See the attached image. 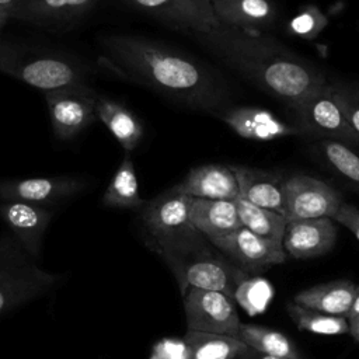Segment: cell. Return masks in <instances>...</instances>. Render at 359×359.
<instances>
[{
	"mask_svg": "<svg viewBox=\"0 0 359 359\" xmlns=\"http://www.w3.org/2000/svg\"><path fill=\"white\" fill-rule=\"evenodd\" d=\"M100 46L97 63L101 70L175 104L215 114L230 100L231 93L223 77L175 46L123 34L102 36Z\"/></svg>",
	"mask_w": 359,
	"mask_h": 359,
	"instance_id": "obj_1",
	"label": "cell"
},
{
	"mask_svg": "<svg viewBox=\"0 0 359 359\" xmlns=\"http://www.w3.org/2000/svg\"><path fill=\"white\" fill-rule=\"evenodd\" d=\"M191 38L220 65L290 109L328 84L316 65L265 32L219 22Z\"/></svg>",
	"mask_w": 359,
	"mask_h": 359,
	"instance_id": "obj_2",
	"label": "cell"
},
{
	"mask_svg": "<svg viewBox=\"0 0 359 359\" xmlns=\"http://www.w3.org/2000/svg\"><path fill=\"white\" fill-rule=\"evenodd\" d=\"M0 73L46 93L65 86L88 83L95 69L70 53L0 41Z\"/></svg>",
	"mask_w": 359,
	"mask_h": 359,
	"instance_id": "obj_3",
	"label": "cell"
},
{
	"mask_svg": "<svg viewBox=\"0 0 359 359\" xmlns=\"http://www.w3.org/2000/svg\"><path fill=\"white\" fill-rule=\"evenodd\" d=\"M189 198L174 185L146 201L137 210L143 240L160 257L187 250L206 240L189 220Z\"/></svg>",
	"mask_w": 359,
	"mask_h": 359,
	"instance_id": "obj_4",
	"label": "cell"
},
{
	"mask_svg": "<svg viewBox=\"0 0 359 359\" xmlns=\"http://www.w3.org/2000/svg\"><path fill=\"white\" fill-rule=\"evenodd\" d=\"M208 240L187 250L161 257L174 273L181 293L188 287L216 290L236 299L250 273L230 262Z\"/></svg>",
	"mask_w": 359,
	"mask_h": 359,
	"instance_id": "obj_5",
	"label": "cell"
},
{
	"mask_svg": "<svg viewBox=\"0 0 359 359\" xmlns=\"http://www.w3.org/2000/svg\"><path fill=\"white\" fill-rule=\"evenodd\" d=\"M97 95L98 93L90 83L65 86L43 93L56 139L70 140L97 121Z\"/></svg>",
	"mask_w": 359,
	"mask_h": 359,
	"instance_id": "obj_6",
	"label": "cell"
},
{
	"mask_svg": "<svg viewBox=\"0 0 359 359\" xmlns=\"http://www.w3.org/2000/svg\"><path fill=\"white\" fill-rule=\"evenodd\" d=\"M294 125L303 136L318 140H337L349 146L359 144V136L344 118L331 95L330 81L325 87L292 108Z\"/></svg>",
	"mask_w": 359,
	"mask_h": 359,
	"instance_id": "obj_7",
	"label": "cell"
},
{
	"mask_svg": "<svg viewBox=\"0 0 359 359\" xmlns=\"http://www.w3.org/2000/svg\"><path fill=\"white\" fill-rule=\"evenodd\" d=\"M188 330L237 337L240 318L234 299L216 290L188 287L182 293Z\"/></svg>",
	"mask_w": 359,
	"mask_h": 359,
	"instance_id": "obj_8",
	"label": "cell"
},
{
	"mask_svg": "<svg viewBox=\"0 0 359 359\" xmlns=\"http://www.w3.org/2000/svg\"><path fill=\"white\" fill-rule=\"evenodd\" d=\"M283 201L287 222L317 217L332 219L344 202L334 187L302 172L285 178Z\"/></svg>",
	"mask_w": 359,
	"mask_h": 359,
	"instance_id": "obj_9",
	"label": "cell"
},
{
	"mask_svg": "<svg viewBox=\"0 0 359 359\" xmlns=\"http://www.w3.org/2000/svg\"><path fill=\"white\" fill-rule=\"evenodd\" d=\"M129 8L139 11L170 29L189 36L215 28L219 21L212 0H122Z\"/></svg>",
	"mask_w": 359,
	"mask_h": 359,
	"instance_id": "obj_10",
	"label": "cell"
},
{
	"mask_svg": "<svg viewBox=\"0 0 359 359\" xmlns=\"http://www.w3.org/2000/svg\"><path fill=\"white\" fill-rule=\"evenodd\" d=\"M88 182L77 175L10 178L0 181V201H21L46 208L67 202L86 191Z\"/></svg>",
	"mask_w": 359,
	"mask_h": 359,
	"instance_id": "obj_11",
	"label": "cell"
},
{
	"mask_svg": "<svg viewBox=\"0 0 359 359\" xmlns=\"http://www.w3.org/2000/svg\"><path fill=\"white\" fill-rule=\"evenodd\" d=\"M209 243L230 262L248 273L286 261V252L280 244L265 240L243 226L231 233L212 238Z\"/></svg>",
	"mask_w": 359,
	"mask_h": 359,
	"instance_id": "obj_12",
	"label": "cell"
},
{
	"mask_svg": "<svg viewBox=\"0 0 359 359\" xmlns=\"http://www.w3.org/2000/svg\"><path fill=\"white\" fill-rule=\"evenodd\" d=\"M223 121L236 135L255 142H269L286 136H303L296 125L283 122L265 108L252 105L223 107L212 114Z\"/></svg>",
	"mask_w": 359,
	"mask_h": 359,
	"instance_id": "obj_13",
	"label": "cell"
},
{
	"mask_svg": "<svg viewBox=\"0 0 359 359\" xmlns=\"http://www.w3.org/2000/svg\"><path fill=\"white\" fill-rule=\"evenodd\" d=\"M53 215L52 208L21 201H0V219L31 258L39 255L43 236Z\"/></svg>",
	"mask_w": 359,
	"mask_h": 359,
	"instance_id": "obj_14",
	"label": "cell"
},
{
	"mask_svg": "<svg viewBox=\"0 0 359 359\" xmlns=\"http://www.w3.org/2000/svg\"><path fill=\"white\" fill-rule=\"evenodd\" d=\"M337 240V226L331 217L300 219L286 224L282 247L296 259L320 257L332 250Z\"/></svg>",
	"mask_w": 359,
	"mask_h": 359,
	"instance_id": "obj_15",
	"label": "cell"
},
{
	"mask_svg": "<svg viewBox=\"0 0 359 359\" xmlns=\"http://www.w3.org/2000/svg\"><path fill=\"white\" fill-rule=\"evenodd\" d=\"M56 282V275L41 269L34 261L7 271L0 275V314L45 294Z\"/></svg>",
	"mask_w": 359,
	"mask_h": 359,
	"instance_id": "obj_16",
	"label": "cell"
},
{
	"mask_svg": "<svg viewBox=\"0 0 359 359\" xmlns=\"http://www.w3.org/2000/svg\"><path fill=\"white\" fill-rule=\"evenodd\" d=\"M229 167L237 180L238 196L285 216L283 182L286 177L273 170L240 164H230Z\"/></svg>",
	"mask_w": 359,
	"mask_h": 359,
	"instance_id": "obj_17",
	"label": "cell"
},
{
	"mask_svg": "<svg viewBox=\"0 0 359 359\" xmlns=\"http://www.w3.org/2000/svg\"><path fill=\"white\" fill-rule=\"evenodd\" d=\"M212 7L220 24L244 31L265 32L279 17L275 0H212Z\"/></svg>",
	"mask_w": 359,
	"mask_h": 359,
	"instance_id": "obj_18",
	"label": "cell"
},
{
	"mask_svg": "<svg viewBox=\"0 0 359 359\" xmlns=\"http://www.w3.org/2000/svg\"><path fill=\"white\" fill-rule=\"evenodd\" d=\"M98 0H24L13 8V18L41 27L70 25L81 20Z\"/></svg>",
	"mask_w": 359,
	"mask_h": 359,
	"instance_id": "obj_19",
	"label": "cell"
},
{
	"mask_svg": "<svg viewBox=\"0 0 359 359\" xmlns=\"http://www.w3.org/2000/svg\"><path fill=\"white\" fill-rule=\"evenodd\" d=\"M178 189L191 198L234 201L238 196L237 180L229 165L203 164L191 168Z\"/></svg>",
	"mask_w": 359,
	"mask_h": 359,
	"instance_id": "obj_20",
	"label": "cell"
},
{
	"mask_svg": "<svg viewBox=\"0 0 359 359\" xmlns=\"http://www.w3.org/2000/svg\"><path fill=\"white\" fill-rule=\"evenodd\" d=\"M188 216L208 241L241 227L234 201L189 198Z\"/></svg>",
	"mask_w": 359,
	"mask_h": 359,
	"instance_id": "obj_21",
	"label": "cell"
},
{
	"mask_svg": "<svg viewBox=\"0 0 359 359\" xmlns=\"http://www.w3.org/2000/svg\"><path fill=\"white\" fill-rule=\"evenodd\" d=\"M97 121H101L125 153H132L143 140L144 128L142 121L122 102L107 95H97Z\"/></svg>",
	"mask_w": 359,
	"mask_h": 359,
	"instance_id": "obj_22",
	"label": "cell"
},
{
	"mask_svg": "<svg viewBox=\"0 0 359 359\" xmlns=\"http://www.w3.org/2000/svg\"><path fill=\"white\" fill-rule=\"evenodd\" d=\"M356 292L358 285L353 282L337 279L299 292L293 302L306 309L346 318Z\"/></svg>",
	"mask_w": 359,
	"mask_h": 359,
	"instance_id": "obj_23",
	"label": "cell"
},
{
	"mask_svg": "<svg viewBox=\"0 0 359 359\" xmlns=\"http://www.w3.org/2000/svg\"><path fill=\"white\" fill-rule=\"evenodd\" d=\"M187 359H248L251 348L240 338L187 330L184 337Z\"/></svg>",
	"mask_w": 359,
	"mask_h": 359,
	"instance_id": "obj_24",
	"label": "cell"
},
{
	"mask_svg": "<svg viewBox=\"0 0 359 359\" xmlns=\"http://www.w3.org/2000/svg\"><path fill=\"white\" fill-rule=\"evenodd\" d=\"M144 202L146 201L139 192V182L133 160L129 153H125L121 164L118 165L101 196V205L112 209L139 210Z\"/></svg>",
	"mask_w": 359,
	"mask_h": 359,
	"instance_id": "obj_25",
	"label": "cell"
},
{
	"mask_svg": "<svg viewBox=\"0 0 359 359\" xmlns=\"http://www.w3.org/2000/svg\"><path fill=\"white\" fill-rule=\"evenodd\" d=\"M316 154L346 188L359 194V154L349 146L337 140L317 142Z\"/></svg>",
	"mask_w": 359,
	"mask_h": 359,
	"instance_id": "obj_26",
	"label": "cell"
},
{
	"mask_svg": "<svg viewBox=\"0 0 359 359\" xmlns=\"http://www.w3.org/2000/svg\"><path fill=\"white\" fill-rule=\"evenodd\" d=\"M234 203L243 227L265 240L282 245L287 224V220L283 215L250 203L241 196H237Z\"/></svg>",
	"mask_w": 359,
	"mask_h": 359,
	"instance_id": "obj_27",
	"label": "cell"
},
{
	"mask_svg": "<svg viewBox=\"0 0 359 359\" xmlns=\"http://www.w3.org/2000/svg\"><path fill=\"white\" fill-rule=\"evenodd\" d=\"M238 338L252 351L283 359H304L292 339L275 330L257 324H241Z\"/></svg>",
	"mask_w": 359,
	"mask_h": 359,
	"instance_id": "obj_28",
	"label": "cell"
},
{
	"mask_svg": "<svg viewBox=\"0 0 359 359\" xmlns=\"http://www.w3.org/2000/svg\"><path fill=\"white\" fill-rule=\"evenodd\" d=\"M286 310L299 330L321 335H339L349 331L348 320L345 317L330 316L311 309L302 307L294 302L287 303Z\"/></svg>",
	"mask_w": 359,
	"mask_h": 359,
	"instance_id": "obj_29",
	"label": "cell"
},
{
	"mask_svg": "<svg viewBox=\"0 0 359 359\" xmlns=\"http://www.w3.org/2000/svg\"><path fill=\"white\" fill-rule=\"evenodd\" d=\"M328 25V17L316 4H306L294 14L286 25L290 35L304 39L314 41Z\"/></svg>",
	"mask_w": 359,
	"mask_h": 359,
	"instance_id": "obj_30",
	"label": "cell"
},
{
	"mask_svg": "<svg viewBox=\"0 0 359 359\" xmlns=\"http://www.w3.org/2000/svg\"><path fill=\"white\" fill-rule=\"evenodd\" d=\"M330 88L344 118L359 136V81H330Z\"/></svg>",
	"mask_w": 359,
	"mask_h": 359,
	"instance_id": "obj_31",
	"label": "cell"
},
{
	"mask_svg": "<svg viewBox=\"0 0 359 359\" xmlns=\"http://www.w3.org/2000/svg\"><path fill=\"white\" fill-rule=\"evenodd\" d=\"M29 261L32 258L22 250L17 240L10 233H3L0 237V275Z\"/></svg>",
	"mask_w": 359,
	"mask_h": 359,
	"instance_id": "obj_32",
	"label": "cell"
},
{
	"mask_svg": "<svg viewBox=\"0 0 359 359\" xmlns=\"http://www.w3.org/2000/svg\"><path fill=\"white\" fill-rule=\"evenodd\" d=\"M332 220L345 226L359 240V208L358 206L348 202H342L337 213L334 215Z\"/></svg>",
	"mask_w": 359,
	"mask_h": 359,
	"instance_id": "obj_33",
	"label": "cell"
},
{
	"mask_svg": "<svg viewBox=\"0 0 359 359\" xmlns=\"http://www.w3.org/2000/svg\"><path fill=\"white\" fill-rule=\"evenodd\" d=\"M349 325V334L353 337V339H356L359 342V314L356 317H353L352 320L348 321Z\"/></svg>",
	"mask_w": 359,
	"mask_h": 359,
	"instance_id": "obj_34",
	"label": "cell"
},
{
	"mask_svg": "<svg viewBox=\"0 0 359 359\" xmlns=\"http://www.w3.org/2000/svg\"><path fill=\"white\" fill-rule=\"evenodd\" d=\"M13 18V8H7V7H0V34L4 28V25L7 24V21Z\"/></svg>",
	"mask_w": 359,
	"mask_h": 359,
	"instance_id": "obj_35",
	"label": "cell"
},
{
	"mask_svg": "<svg viewBox=\"0 0 359 359\" xmlns=\"http://www.w3.org/2000/svg\"><path fill=\"white\" fill-rule=\"evenodd\" d=\"M358 314H359V286H358V292H356V294H355L353 303H352V306H351V310H349V313H348V316H346V320L349 321V320H352L353 317H356Z\"/></svg>",
	"mask_w": 359,
	"mask_h": 359,
	"instance_id": "obj_36",
	"label": "cell"
},
{
	"mask_svg": "<svg viewBox=\"0 0 359 359\" xmlns=\"http://www.w3.org/2000/svg\"><path fill=\"white\" fill-rule=\"evenodd\" d=\"M24 0H0V7H7V8H14Z\"/></svg>",
	"mask_w": 359,
	"mask_h": 359,
	"instance_id": "obj_37",
	"label": "cell"
},
{
	"mask_svg": "<svg viewBox=\"0 0 359 359\" xmlns=\"http://www.w3.org/2000/svg\"><path fill=\"white\" fill-rule=\"evenodd\" d=\"M248 359H283V358H275V356H268V355H262L259 352H255L251 349L250 358Z\"/></svg>",
	"mask_w": 359,
	"mask_h": 359,
	"instance_id": "obj_38",
	"label": "cell"
}]
</instances>
